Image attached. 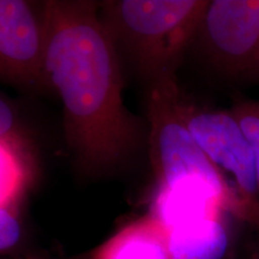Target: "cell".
I'll list each match as a JSON object with an SVG mask.
<instances>
[{
    "label": "cell",
    "instance_id": "cell-1",
    "mask_svg": "<svg viewBox=\"0 0 259 259\" xmlns=\"http://www.w3.org/2000/svg\"><path fill=\"white\" fill-rule=\"evenodd\" d=\"M45 70L61 97L67 137L85 167L109 168L135 149L138 127L122 100L115 44L96 5L46 2Z\"/></svg>",
    "mask_w": 259,
    "mask_h": 259
},
{
    "label": "cell",
    "instance_id": "cell-2",
    "mask_svg": "<svg viewBox=\"0 0 259 259\" xmlns=\"http://www.w3.org/2000/svg\"><path fill=\"white\" fill-rule=\"evenodd\" d=\"M184 105L176 76L149 84L150 158L160 189L200 190L218 200L223 211L259 227L253 212L193 138Z\"/></svg>",
    "mask_w": 259,
    "mask_h": 259
},
{
    "label": "cell",
    "instance_id": "cell-3",
    "mask_svg": "<svg viewBox=\"0 0 259 259\" xmlns=\"http://www.w3.org/2000/svg\"><path fill=\"white\" fill-rule=\"evenodd\" d=\"M208 0H122L103 3V24L134 59L149 84L176 76L196 41Z\"/></svg>",
    "mask_w": 259,
    "mask_h": 259
},
{
    "label": "cell",
    "instance_id": "cell-4",
    "mask_svg": "<svg viewBox=\"0 0 259 259\" xmlns=\"http://www.w3.org/2000/svg\"><path fill=\"white\" fill-rule=\"evenodd\" d=\"M194 44L223 77L259 84V0L209 2Z\"/></svg>",
    "mask_w": 259,
    "mask_h": 259
},
{
    "label": "cell",
    "instance_id": "cell-5",
    "mask_svg": "<svg viewBox=\"0 0 259 259\" xmlns=\"http://www.w3.org/2000/svg\"><path fill=\"white\" fill-rule=\"evenodd\" d=\"M184 113L193 138L231 184L259 225V184L254 155L231 109H209L185 101Z\"/></svg>",
    "mask_w": 259,
    "mask_h": 259
},
{
    "label": "cell",
    "instance_id": "cell-6",
    "mask_svg": "<svg viewBox=\"0 0 259 259\" xmlns=\"http://www.w3.org/2000/svg\"><path fill=\"white\" fill-rule=\"evenodd\" d=\"M44 18L28 2L0 0V80L19 87L48 83Z\"/></svg>",
    "mask_w": 259,
    "mask_h": 259
},
{
    "label": "cell",
    "instance_id": "cell-7",
    "mask_svg": "<svg viewBox=\"0 0 259 259\" xmlns=\"http://www.w3.org/2000/svg\"><path fill=\"white\" fill-rule=\"evenodd\" d=\"M93 259H171L166 228L153 215L136 220L103 242Z\"/></svg>",
    "mask_w": 259,
    "mask_h": 259
},
{
    "label": "cell",
    "instance_id": "cell-8",
    "mask_svg": "<svg viewBox=\"0 0 259 259\" xmlns=\"http://www.w3.org/2000/svg\"><path fill=\"white\" fill-rule=\"evenodd\" d=\"M167 234L171 259H222L229 247L222 216L180 225Z\"/></svg>",
    "mask_w": 259,
    "mask_h": 259
},
{
    "label": "cell",
    "instance_id": "cell-9",
    "mask_svg": "<svg viewBox=\"0 0 259 259\" xmlns=\"http://www.w3.org/2000/svg\"><path fill=\"white\" fill-rule=\"evenodd\" d=\"M28 179L24 147L0 139V208L15 206Z\"/></svg>",
    "mask_w": 259,
    "mask_h": 259
},
{
    "label": "cell",
    "instance_id": "cell-10",
    "mask_svg": "<svg viewBox=\"0 0 259 259\" xmlns=\"http://www.w3.org/2000/svg\"><path fill=\"white\" fill-rule=\"evenodd\" d=\"M254 155L259 184V100H239L231 108Z\"/></svg>",
    "mask_w": 259,
    "mask_h": 259
},
{
    "label": "cell",
    "instance_id": "cell-11",
    "mask_svg": "<svg viewBox=\"0 0 259 259\" xmlns=\"http://www.w3.org/2000/svg\"><path fill=\"white\" fill-rule=\"evenodd\" d=\"M21 236V225L15 206L0 208V251L14 247Z\"/></svg>",
    "mask_w": 259,
    "mask_h": 259
},
{
    "label": "cell",
    "instance_id": "cell-12",
    "mask_svg": "<svg viewBox=\"0 0 259 259\" xmlns=\"http://www.w3.org/2000/svg\"><path fill=\"white\" fill-rule=\"evenodd\" d=\"M0 139L24 147L14 108L2 96H0Z\"/></svg>",
    "mask_w": 259,
    "mask_h": 259
}]
</instances>
